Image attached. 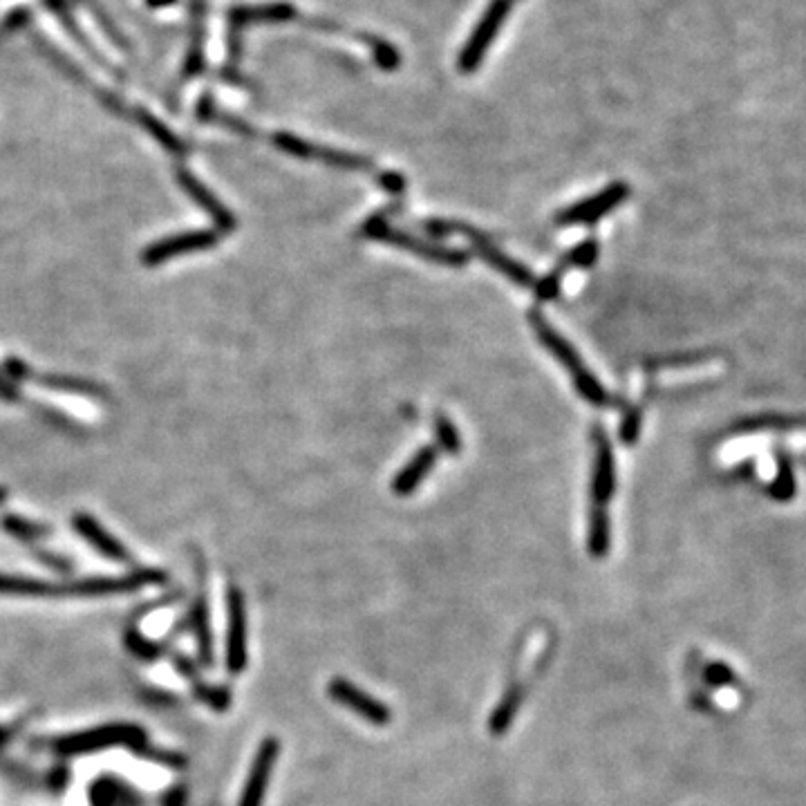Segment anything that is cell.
<instances>
[{
  "instance_id": "obj_12",
  "label": "cell",
  "mask_w": 806,
  "mask_h": 806,
  "mask_svg": "<svg viewBox=\"0 0 806 806\" xmlns=\"http://www.w3.org/2000/svg\"><path fill=\"white\" fill-rule=\"evenodd\" d=\"M627 198H630V186L625 182H614L605 186L601 193H596L594 198L567 206L565 211L558 213L556 222L562 224V227H569V224H594L609 211H614L616 206H621Z\"/></svg>"
},
{
  "instance_id": "obj_36",
  "label": "cell",
  "mask_w": 806,
  "mask_h": 806,
  "mask_svg": "<svg viewBox=\"0 0 806 806\" xmlns=\"http://www.w3.org/2000/svg\"><path fill=\"white\" fill-rule=\"evenodd\" d=\"M5 498H7V489H5V486H0V504L5 502Z\"/></svg>"
},
{
  "instance_id": "obj_30",
  "label": "cell",
  "mask_w": 806,
  "mask_h": 806,
  "mask_svg": "<svg viewBox=\"0 0 806 806\" xmlns=\"http://www.w3.org/2000/svg\"><path fill=\"white\" fill-rule=\"evenodd\" d=\"M704 674H706V681L710 683V686H715V688H728V686H735V683H737V674L730 670L726 663H721V661L710 663Z\"/></svg>"
},
{
  "instance_id": "obj_4",
  "label": "cell",
  "mask_w": 806,
  "mask_h": 806,
  "mask_svg": "<svg viewBox=\"0 0 806 806\" xmlns=\"http://www.w3.org/2000/svg\"><path fill=\"white\" fill-rule=\"evenodd\" d=\"M361 231L365 238L386 242V245L399 247V249H406L408 253H415V256L424 258L428 262H437V265L464 267L466 262L471 260V256H468L466 251L448 249V247L437 245V242L412 236V233L395 227V224H390L386 218H383V215H372V218L365 220Z\"/></svg>"
},
{
  "instance_id": "obj_10",
  "label": "cell",
  "mask_w": 806,
  "mask_h": 806,
  "mask_svg": "<svg viewBox=\"0 0 806 806\" xmlns=\"http://www.w3.org/2000/svg\"><path fill=\"white\" fill-rule=\"evenodd\" d=\"M327 695L332 697L334 704L352 710L354 715H359L363 721H368L372 726H388L392 721L390 708L377 697H372L370 692L354 686L350 679L334 677L330 681V686H327Z\"/></svg>"
},
{
  "instance_id": "obj_33",
  "label": "cell",
  "mask_w": 806,
  "mask_h": 806,
  "mask_svg": "<svg viewBox=\"0 0 806 806\" xmlns=\"http://www.w3.org/2000/svg\"><path fill=\"white\" fill-rule=\"evenodd\" d=\"M379 184L383 186V189L390 191V193H395V195L406 191V180H403V175L392 173V171L390 173H381L379 175Z\"/></svg>"
},
{
  "instance_id": "obj_7",
  "label": "cell",
  "mask_w": 806,
  "mask_h": 806,
  "mask_svg": "<svg viewBox=\"0 0 806 806\" xmlns=\"http://www.w3.org/2000/svg\"><path fill=\"white\" fill-rule=\"evenodd\" d=\"M274 146L296 159H316V162L339 168V171H361V173L374 171V162H370L368 157L336 151V148H327V146H318V144L307 142V139H301V137L289 135V133H276Z\"/></svg>"
},
{
  "instance_id": "obj_8",
  "label": "cell",
  "mask_w": 806,
  "mask_h": 806,
  "mask_svg": "<svg viewBox=\"0 0 806 806\" xmlns=\"http://www.w3.org/2000/svg\"><path fill=\"white\" fill-rule=\"evenodd\" d=\"M509 9L511 0H491V5L484 12L482 21L475 27L471 41L464 45L462 54H459V70L464 74H471L477 65H480L486 50H489L491 43L495 41V34L500 32L506 16H509Z\"/></svg>"
},
{
  "instance_id": "obj_20",
  "label": "cell",
  "mask_w": 806,
  "mask_h": 806,
  "mask_svg": "<svg viewBox=\"0 0 806 806\" xmlns=\"http://www.w3.org/2000/svg\"><path fill=\"white\" fill-rule=\"evenodd\" d=\"M522 697L524 692L520 686H513L509 692H506L504 699L500 701V706L493 710V717H491V730L495 735H502L506 728L511 726V721L515 717V712L522 706Z\"/></svg>"
},
{
  "instance_id": "obj_25",
  "label": "cell",
  "mask_w": 806,
  "mask_h": 806,
  "mask_svg": "<svg viewBox=\"0 0 806 806\" xmlns=\"http://www.w3.org/2000/svg\"><path fill=\"white\" fill-rule=\"evenodd\" d=\"M435 437L437 444L442 446L448 455H457L462 451V439H459L455 424L446 415H435Z\"/></svg>"
},
{
  "instance_id": "obj_11",
  "label": "cell",
  "mask_w": 806,
  "mask_h": 806,
  "mask_svg": "<svg viewBox=\"0 0 806 806\" xmlns=\"http://www.w3.org/2000/svg\"><path fill=\"white\" fill-rule=\"evenodd\" d=\"M247 654V605L240 587H229L227 594V670L231 674L245 672Z\"/></svg>"
},
{
  "instance_id": "obj_35",
  "label": "cell",
  "mask_w": 806,
  "mask_h": 806,
  "mask_svg": "<svg viewBox=\"0 0 806 806\" xmlns=\"http://www.w3.org/2000/svg\"><path fill=\"white\" fill-rule=\"evenodd\" d=\"M128 643H130V648H133L137 654H142L144 659H151V656L157 654V648L153 643H148L146 639L144 641L137 639L135 634H128Z\"/></svg>"
},
{
  "instance_id": "obj_31",
  "label": "cell",
  "mask_w": 806,
  "mask_h": 806,
  "mask_svg": "<svg viewBox=\"0 0 806 806\" xmlns=\"http://www.w3.org/2000/svg\"><path fill=\"white\" fill-rule=\"evenodd\" d=\"M34 410H39V417L43 421H48V424L56 426V428L68 430V433H77V430H79V426L74 424L72 419L65 417L61 410H54V408H48V406H34Z\"/></svg>"
},
{
  "instance_id": "obj_16",
  "label": "cell",
  "mask_w": 806,
  "mask_h": 806,
  "mask_svg": "<svg viewBox=\"0 0 806 806\" xmlns=\"http://www.w3.org/2000/svg\"><path fill=\"white\" fill-rule=\"evenodd\" d=\"M74 529H77L83 538H86L92 547H95L101 556H106L115 562H130V551L121 545V542L110 536V533L101 527V524L92 518V515L79 513L74 515Z\"/></svg>"
},
{
  "instance_id": "obj_14",
  "label": "cell",
  "mask_w": 806,
  "mask_h": 806,
  "mask_svg": "<svg viewBox=\"0 0 806 806\" xmlns=\"http://www.w3.org/2000/svg\"><path fill=\"white\" fill-rule=\"evenodd\" d=\"M592 439L596 446L594 455V480H592V498L596 506H605L614 498L616 491V466H614V451L609 444V437L605 435L603 426H594Z\"/></svg>"
},
{
  "instance_id": "obj_28",
  "label": "cell",
  "mask_w": 806,
  "mask_h": 806,
  "mask_svg": "<svg viewBox=\"0 0 806 806\" xmlns=\"http://www.w3.org/2000/svg\"><path fill=\"white\" fill-rule=\"evenodd\" d=\"M365 41L370 43V48L374 52V61H377L383 70H395L401 63L397 48H392L390 43L381 41V39H365Z\"/></svg>"
},
{
  "instance_id": "obj_13",
  "label": "cell",
  "mask_w": 806,
  "mask_h": 806,
  "mask_svg": "<svg viewBox=\"0 0 806 806\" xmlns=\"http://www.w3.org/2000/svg\"><path fill=\"white\" fill-rule=\"evenodd\" d=\"M278 755H280V742L276 737H267L265 742L258 746L238 806H262L269 780L271 775H274Z\"/></svg>"
},
{
  "instance_id": "obj_18",
  "label": "cell",
  "mask_w": 806,
  "mask_h": 806,
  "mask_svg": "<svg viewBox=\"0 0 806 806\" xmlns=\"http://www.w3.org/2000/svg\"><path fill=\"white\" fill-rule=\"evenodd\" d=\"M612 549V522L605 506H594L589 511V531H587V551L594 558H605Z\"/></svg>"
},
{
  "instance_id": "obj_5",
  "label": "cell",
  "mask_w": 806,
  "mask_h": 806,
  "mask_svg": "<svg viewBox=\"0 0 806 806\" xmlns=\"http://www.w3.org/2000/svg\"><path fill=\"white\" fill-rule=\"evenodd\" d=\"M146 733L135 724H110L86 730V733L63 737L56 742V751L63 755H88L97 753L101 748L110 746H128V748H144Z\"/></svg>"
},
{
  "instance_id": "obj_23",
  "label": "cell",
  "mask_w": 806,
  "mask_h": 806,
  "mask_svg": "<svg viewBox=\"0 0 806 806\" xmlns=\"http://www.w3.org/2000/svg\"><path fill=\"white\" fill-rule=\"evenodd\" d=\"M596 258H598V242L592 238V240L580 242V245L574 247V249H569L565 256H562L560 267L565 271L571 269V267L587 269V267L594 265Z\"/></svg>"
},
{
  "instance_id": "obj_9",
  "label": "cell",
  "mask_w": 806,
  "mask_h": 806,
  "mask_svg": "<svg viewBox=\"0 0 806 806\" xmlns=\"http://www.w3.org/2000/svg\"><path fill=\"white\" fill-rule=\"evenodd\" d=\"M222 233L213 229H198V231H186V233H175V236H168L153 242L151 247H146L142 253V262L146 267H157L162 262L180 256H189V253H198L204 249H211L220 242Z\"/></svg>"
},
{
  "instance_id": "obj_15",
  "label": "cell",
  "mask_w": 806,
  "mask_h": 806,
  "mask_svg": "<svg viewBox=\"0 0 806 806\" xmlns=\"http://www.w3.org/2000/svg\"><path fill=\"white\" fill-rule=\"evenodd\" d=\"M175 177H177V184H180L182 189L191 195V200L195 204H200L202 209L211 215V220L215 222V227H218L220 233H229L236 229V224H238L236 215H233L227 206L215 198V195L206 189L198 177L191 175L186 168H177Z\"/></svg>"
},
{
  "instance_id": "obj_29",
  "label": "cell",
  "mask_w": 806,
  "mask_h": 806,
  "mask_svg": "<svg viewBox=\"0 0 806 806\" xmlns=\"http://www.w3.org/2000/svg\"><path fill=\"white\" fill-rule=\"evenodd\" d=\"M641 424H643V412L639 406H632L630 410L625 412V417L621 421V442L623 444H634L636 439H639L641 433Z\"/></svg>"
},
{
  "instance_id": "obj_22",
  "label": "cell",
  "mask_w": 806,
  "mask_h": 806,
  "mask_svg": "<svg viewBox=\"0 0 806 806\" xmlns=\"http://www.w3.org/2000/svg\"><path fill=\"white\" fill-rule=\"evenodd\" d=\"M0 527H3L7 533H12L14 538L18 540H39L43 536H48V527H43V524H36L21 518V515H5L3 520H0Z\"/></svg>"
},
{
  "instance_id": "obj_27",
  "label": "cell",
  "mask_w": 806,
  "mask_h": 806,
  "mask_svg": "<svg viewBox=\"0 0 806 806\" xmlns=\"http://www.w3.org/2000/svg\"><path fill=\"white\" fill-rule=\"evenodd\" d=\"M562 276H565V269L558 265V269H554L551 274H547L545 278L538 280L536 287H533V289H536V298L540 303H547V301H554V298H558Z\"/></svg>"
},
{
  "instance_id": "obj_17",
  "label": "cell",
  "mask_w": 806,
  "mask_h": 806,
  "mask_svg": "<svg viewBox=\"0 0 806 806\" xmlns=\"http://www.w3.org/2000/svg\"><path fill=\"white\" fill-rule=\"evenodd\" d=\"M437 462L435 446H421L419 453L401 468L399 475L392 480V491L397 495H410L419 489V484L426 480V475L433 471Z\"/></svg>"
},
{
  "instance_id": "obj_24",
  "label": "cell",
  "mask_w": 806,
  "mask_h": 806,
  "mask_svg": "<svg viewBox=\"0 0 806 806\" xmlns=\"http://www.w3.org/2000/svg\"><path fill=\"white\" fill-rule=\"evenodd\" d=\"M142 121H144V126L151 130V135L157 139V142L166 148V151H171L173 155H180V157L191 151V148L186 146L182 139H177L171 130H166L164 124H159V121H155L151 115H142Z\"/></svg>"
},
{
  "instance_id": "obj_26",
  "label": "cell",
  "mask_w": 806,
  "mask_h": 806,
  "mask_svg": "<svg viewBox=\"0 0 806 806\" xmlns=\"http://www.w3.org/2000/svg\"><path fill=\"white\" fill-rule=\"evenodd\" d=\"M195 683V695H198L200 701H204L206 706H211L213 710H227L231 704V695L227 688H218V686H206V683H200V679H193Z\"/></svg>"
},
{
  "instance_id": "obj_19",
  "label": "cell",
  "mask_w": 806,
  "mask_h": 806,
  "mask_svg": "<svg viewBox=\"0 0 806 806\" xmlns=\"http://www.w3.org/2000/svg\"><path fill=\"white\" fill-rule=\"evenodd\" d=\"M193 630H195V636H198L202 665L211 668L213 665V636H211V627H209V612H206V603L202 596L198 598V603H195V607H193Z\"/></svg>"
},
{
  "instance_id": "obj_3",
  "label": "cell",
  "mask_w": 806,
  "mask_h": 806,
  "mask_svg": "<svg viewBox=\"0 0 806 806\" xmlns=\"http://www.w3.org/2000/svg\"><path fill=\"white\" fill-rule=\"evenodd\" d=\"M424 229L430 233V236L435 238H446V236H464L471 240V247L477 253V256H482L486 262H489L491 267H495L504 274L509 280H513L515 285L520 287H536V278H533L531 269H527L524 265H520L518 260H513L506 256L504 251H500L498 247L493 245L491 238L486 236V233L477 231L471 224H464V222H457V220H428L424 222Z\"/></svg>"
},
{
  "instance_id": "obj_32",
  "label": "cell",
  "mask_w": 806,
  "mask_h": 806,
  "mask_svg": "<svg viewBox=\"0 0 806 806\" xmlns=\"http://www.w3.org/2000/svg\"><path fill=\"white\" fill-rule=\"evenodd\" d=\"M119 789L112 782H99L92 789V804L95 806H112L117 800Z\"/></svg>"
},
{
  "instance_id": "obj_2",
  "label": "cell",
  "mask_w": 806,
  "mask_h": 806,
  "mask_svg": "<svg viewBox=\"0 0 806 806\" xmlns=\"http://www.w3.org/2000/svg\"><path fill=\"white\" fill-rule=\"evenodd\" d=\"M529 323H531V330L536 332L538 341L545 345V348L560 361L562 368L571 374V379H574L580 397L598 408L609 406V401L612 399H609L603 383L594 377V372L587 370V365L583 363V359H580V354L574 350V345H571L558 330H554V327L547 323V318L542 316L538 309H531L529 312Z\"/></svg>"
},
{
  "instance_id": "obj_21",
  "label": "cell",
  "mask_w": 806,
  "mask_h": 806,
  "mask_svg": "<svg viewBox=\"0 0 806 806\" xmlns=\"http://www.w3.org/2000/svg\"><path fill=\"white\" fill-rule=\"evenodd\" d=\"M795 473H793V466H791V459L786 455H777V475L771 484V498L777 502H789L793 500L795 495Z\"/></svg>"
},
{
  "instance_id": "obj_1",
  "label": "cell",
  "mask_w": 806,
  "mask_h": 806,
  "mask_svg": "<svg viewBox=\"0 0 806 806\" xmlns=\"http://www.w3.org/2000/svg\"><path fill=\"white\" fill-rule=\"evenodd\" d=\"M166 576L162 571H135L126 578H86L77 583H43V580L23 578V576H7L0 574V594L3 596H30V598H97V596H115L135 592V589L164 583Z\"/></svg>"
},
{
  "instance_id": "obj_34",
  "label": "cell",
  "mask_w": 806,
  "mask_h": 806,
  "mask_svg": "<svg viewBox=\"0 0 806 806\" xmlns=\"http://www.w3.org/2000/svg\"><path fill=\"white\" fill-rule=\"evenodd\" d=\"M0 401L5 403H18L21 401V392L14 386V381H9L7 377L0 374Z\"/></svg>"
},
{
  "instance_id": "obj_6",
  "label": "cell",
  "mask_w": 806,
  "mask_h": 806,
  "mask_svg": "<svg viewBox=\"0 0 806 806\" xmlns=\"http://www.w3.org/2000/svg\"><path fill=\"white\" fill-rule=\"evenodd\" d=\"M5 372L9 381H34L43 388L50 390H61V392H72V395L99 399V401H110V392L90 379L81 377H70V374H50V372H36L25 361L16 359V356H9L5 361Z\"/></svg>"
}]
</instances>
